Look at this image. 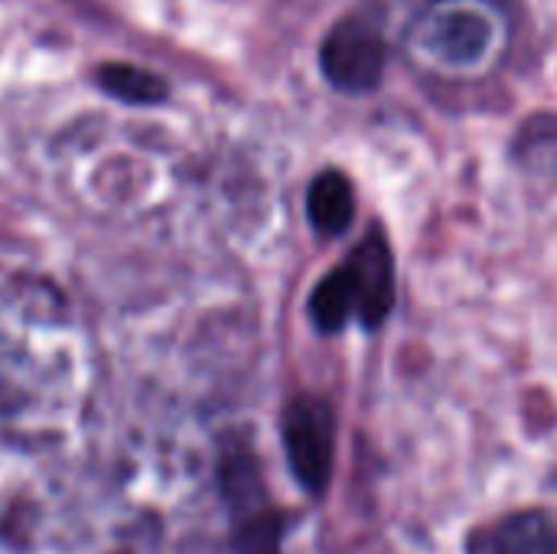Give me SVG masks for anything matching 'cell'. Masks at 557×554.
<instances>
[{
    "label": "cell",
    "instance_id": "obj_10",
    "mask_svg": "<svg viewBox=\"0 0 557 554\" xmlns=\"http://www.w3.org/2000/svg\"><path fill=\"white\" fill-rule=\"evenodd\" d=\"M98 82L121 101L127 104H153V101H163L166 98V82L147 69H137V65H121V62H111L98 72Z\"/></svg>",
    "mask_w": 557,
    "mask_h": 554
},
{
    "label": "cell",
    "instance_id": "obj_4",
    "mask_svg": "<svg viewBox=\"0 0 557 554\" xmlns=\"http://www.w3.org/2000/svg\"><path fill=\"white\" fill-rule=\"evenodd\" d=\"M320 65L333 88L349 95L372 91L385 72V39L379 26L366 16L339 20L323 39Z\"/></svg>",
    "mask_w": 557,
    "mask_h": 554
},
{
    "label": "cell",
    "instance_id": "obj_7",
    "mask_svg": "<svg viewBox=\"0 0 557 554\" xmlns=\"http://www.w3.org/2000/svg\"><path fill=\"white\" fill-rule=\"evenodd\" d=\"M307 216L310 225L326 235V238H339L356 216V193L352 183L339 173V170H326L320 173L310 189H307Z\"/></svg>",
    "mask_w": 557,
    "mask_h": 554
},
{
    "label": "cell",
    "instance_id": "obj_1",
    "mask_svg": "<svg viewBox=\"0 0 557 554\" xmlns=\"http://www.w3.org/2000/svg\"><path fill=\"white\" fill-rule=\"evenodd\" d=\"M509 42V20L493 0H431L408 33V52L450 75L486 72Z\"/></svg>",
    "mask_w": 557,
    "mask_h": 554
},
{
    "label": "cell",
    "instance_id": "obj_3",
    "mask_svg": "<svg viewBox=\"0 0 557 554\" xmlns=\"http://www.w3.org/2000/svg\"><path fill=\"white\" fill-rule=\"evenodd\" d=\"M281 434L294 480L310 496H323L336 464V418L330 402L320 395H297L284 411Z\"/></svg>",
    "mask_w": 557,
    "mask_h": 554
},
{
    "label": "cell",
    "instance_id": "obj_8",
    "mask_svg": "<svg viewBox=\"0 0 557 554\" xmlns=\"http://www.w3.org/2000/svg\"><path fill=\"white\" fill-rule=\"evenodd\" d=\"M516 163L539 176V180H557V118L555 114H539L529 118L525 127L516 137L512 147Z\"/></svg>",
    "mask_w": 557,
    "mask_h": 554
},
{
    "label": "cell",
    "instance_id": "obj_9",
    "mask_svg": "<svg viewBox=\"0 0 557 554\" xmlns=\"http://www.w3.org/2000/svg\"><path fill=\"white\" fill-rule=\"evenodd\" d=\"M356 317V297L346 281V271H330L310 294V320L320 333H339Z\"/></svg>",
    "mask_w": 557,
    "mask_h": 554
},
{
    "label": "cell",
    "instance_id": "obj_5",
    "mask_svg": "<svg viewBox=\"0 0 557 554\" xmlns=\"http://www.w3.org/2000/svg\"><path fill=\"white\" fill-rule=\"evenodd\" d=\"M356 297V320L362 327H382L395 307V258L379 232H369L343 264Z\"/></svg>",
    "mask_w": 557,
    "mask_h": 554
},
{
    "label": "cell",
    "instance_id": "obj_6",
    "mask_svg": "<svg viewBox=\"0 0 557 554\" xmlns=\"http://www.w3.org/2000/svg\"><path fill=\"white\" fill-rule=\"evenodd\" d=\"M467 554H557V526L539 509L509 513L480 526L467 539Z\"/></svg>",
    "mask_w": 557,
    "mask_h": 554
},
{
    "label": "cell",
    "instance_id": "obj_2",
    "mask_svg": "<svg viewBox=\"0 0 557 554\" xmlns=\"http://www.w3.org/2000/svg\"><path fill=\"white\" fill-rule=\"evenodd\" d=\"M222 490L235 519V552L281 554L284 519L271 506L261 480V464L245 444H232L222 454Z\"/></svg>",
    "mask_w": 557,
    "mask_h": 554
}]
</instances>
